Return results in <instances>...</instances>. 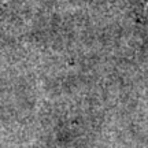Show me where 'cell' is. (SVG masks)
Returning a JSON list of instances; mask_svg holds the SVG:
<instances>
[{"label":"cell","mask_w":148,"mask_h":148,"mask_svg":"<svg viewBox=\"0 0 148 148\" xmlns=\"http://www.w3.org/2000/svg\"><path fill=\"white\" fill-rule=\"evenodd\" d=\"M145 1H147V3H148V0H145Z\"/></svg>","instance_id":"cell-1"}]
</instances>
